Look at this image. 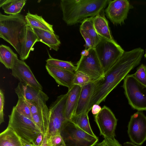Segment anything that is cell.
<instances>
[{"mask_svg": "<svg viewBox=\"0 0 146 146\" xmlns=\"http://www.w3.org/2000/svg\"><path fill=\"white\" fill-rule=\"evenodd\" d=\"M122 87L131 108L138 111H146V86L139 82L133 74H128L123 79Z\"/></svg>", "mask_w": 146, "mask_h": 146, "instance_id": "obj_5", "label": "cell"}, {"mask_svg": "<svg viewBox=\"0 0 146 146\" xmlns=\"http://www.w3.org/2000/svg\"><path fill=\"white\" fill-rule=\"evenodd\" d=\"M9 117L8 126L11 128L21 139L35 144L41 131L33 121L20 113L15 106Z\"/></svg>", "mask_w": 146, "mask_h": 146, "instance_id": "obj_4", "label": "cell"}, {"mask_svg": "<svg viewBox=\"0 0 146 146\" xmlns=\"http://www.w3.org/2000/svg\"><path fill=\"white\" fill-rule=\"evenodd\" d=\"M21 52L19 55L21 60H24L29 57L30 52L38 38L33 28L27 24L24 27L20 38Z\"/></svg>", "mask_w": 146, "mask_h": 146, "instance_id": "obj_15", "label": "cell"}, {"mask_svg": "<svg viewBox=\"0 0 146 146\" xmlns=\"http://www.w3.org/2000/svg\"><path fill=\"white\" fill-rule=\"evenodd\" d=\"M94 17H88L83 21L80 29L83 30L91 38L94 46L99 42L100 36L96 33L93 24Z\"/></svg>", "mask_w": 146, "mask_h": 146, "instance_id": "obj_25", "label": "cell"}, {"mask_svg": "<svg viewBox=\"0 0 146 146\" xmlns=\"http://www.w3.org/2000/svg\"><path fill=\"white\" fill-rule=\"evenodd\" d=\"M47 143L48 146H66L60 133L47 139Z\"/></svg>", "mask_w": 146, "mask_h": 146, "instance_id": "obj_31", "label": "cell"}, {"mask_svg": "<svg viewBox=\"0 0 146 146\" xmlns=\"http://www.w3.org/2000/svg\"><path fill=\"white\" fill-rule=\"evenodd\" d=\"M21 140L23 146H36L35 144L28 142L21 138Z\"/></svg>", "mask_w": 146, "mask_h": 146, "instance_id": "obj_39", "label": "cell"}, {"mask_svg": "<svg viewBox=\"0 0 146 146\" xmlns=\"http://www.w3.org/2000/svg\"><path fill=\"white\" fill-rule=\"evenodd\" d=\"M105 75L122 56L125 51L115 41L100 36L94 48Z\"/></svg>", "mask_w": 146, "mask_h": 146, "instance_id": "obj_6", "label": "cell"}, {"mask_svg": "<svg viewBox=\"0 0 146 146\" xmlns=\"http://www.w3.org/2000/svg\"><path fill=\"white\" fill-rule=\"evenodd\" d=\"M123 146H140L138 145L135 144L133 143L127 142L123 144Z\"/></svg>", "mask_w": 146, "mask_h": 146, "instance_id": "obj_40", "label": "cell"}, {"mask_svg": "<svg viewBox=\"0 0 146 146\" xmlns=\"http://www.w3.org/2000/svg\"><path fill=\"white\" fill-rule=\"evenodd\" d=\"M97 146H122L115 139L113 140L104 139L102 142L98 143Z\"/></svg>", "mask_w": 146, "mask_h": 146, "instance_id": "obj_34", "label": "cell"}, {"mask_svg": "<svg viewBox=\"0 0 146 146\" xmlns=\"http://www.w3.org/2000/svg\"><path fill=\"white\" fill-rule=\"evenodd\" d=\"M90 78L84 73L79 71H76L73 81V85L82 87L91 82Z\"/></svg>", "mask_w": 146, "mask_h": 146, "instance_id": "obj_29", "label": "cell"}, {"mask_svg": "<svg viewBox=\"0 0 146 146\" xmlns=\"http://www.w3.org/2000/svg\"><path fill=\"white\" fill-rule=\"evenodd\" d=\"M26 0H0V7L10 15L19 13L25 4Z\"/></svg>", "mask_w": 146, "mask_h": 146, "instance_id": "obj_23", "label": "cell"}, {"mask_svg": "<svg viewBox=\"0 0 146 146\" xmlns=\"http://www.w3.org/2000/svg\"><path fill=\"white\" fill-rule=\"evenodd\" d=\"M44 138L41 146H48L47 143V138L46 135L44 136Z\"/></svg>", "mask_w": 146, "mask_h": 146, "instance_id": "obj_41", "label": "cell"}, {"mask_svg": "<svg viewBox=\"0 0 146 146\" xmlns=\"http://www.w3.org/2000/svg\"><path fill=\"white\" fill-rule=\"evenodd\" d=\"M38 38V42L45 44L50 48L57 51L61 44L59 36L54 33L36 28L33 29Z\"/></svg>", "mask_w": 146, "mask_h": 146, "instance_id": "obj_19", "label": "cell"}, {"mask_svg": "<svg viewBox=\"0 0 146 146\" xmlns=\"http://www.w3.org/2000/svg\"><path fill=\"white\" fill-rule=\"evenodd\" d=\"M49 55L50 57L46 60V64L60 69L74 72L76 71V66H75L71 61L54 58Z\"/></svg>", "mask_w": 146, "mask_h": 146, "instance_id": "obj_27", "label": "cell"}, {"mask_svg": "<svg viewBox=\"0 0 146 146\" xmlns=\"http://www.w3.org/2000/svg\"><path fill=\"white\" fill-rule=\"evenodd\" d=\"M81 89V87L76 85H72L68 89L65 111V116L67 120H70L74 114Z\"/></svg>", "mask_w": 146, "mask_h": 146, "instance_id": "obj_18", "label": "cell"}, {"mask_svg": "<svg viewBox=\"0 0 146 146\" xmlns=\"http://www.w3.org/2000/svg\"><path fill=\"white\" fill-rule=\"evenodd\" d=\"M16 94L18 99L16 105L15 106V109L20 113L33 121L32 115L25 99L21 94Z\"/></svg>", "mask_w": 146, "mask_h": 146, "instance_id": "obj_28", "label": "cell"}, {"mask_svg": "<svg viewBox=\"0 0 146 146\" xmlns=\"http://www.w3.org/2000/svg\"><path fill=\"white\" fill-rule=\"evenodd\" d=\"M96 82H91L81 87L78 104L73 115L88 113L90 104L95 89Z\"/></svg>", "mask_w": 146, "mask_h": 146, "instance_id": "obj_16", "label": "cell"}, {"mask_svg": "<svg viewBox=\"0 0 146 146\" xmlns=\"http://www.w3.org/2000/svg\"><path fill=\"white\" fill-rule=\"evenodd\" d=\"M140 83L146 86V66L142 64L137 68L136 72L133 74Z\"/></svg>", "mask_w": 146, "mask_h": 146, "instance_id": "obj_30", "label": "cell"}, {"mask_svg": "<svg viewBox=\"0 0 146 146\" xmlns=\"http://www.w3.org/2000/svg\"><path fill=\"white\" fill-rule=\"evenodd\" d=\"M94 120L100 131V134L104 139H115V131L117 119L111 110L104 106L100 111L95 115Z\"/></svg>", "mask_w": 146, "mask_h": 146, "instance_id": "obj_10", "label": "cell"}, {"mask_svg": "<svg viewBox=\"0 0 146 146\" xmlns=\"http://www.w3.org/2000/svg\"><path fill=\"white\" fill-rule=\"evenodd\" d=\"M80 32L86 42L85 49L94 48L93 42L90 37L82 29H80Z\"/></svg>", "mask_w": 146, "mask_h": 146, "instance_id": "obj_33", "label": "cell"}, {"mask_svg": "<svg viewBox=\"0 0 146 146\" xmlns=\"http://www.w3.org/2000/svg\"><path fill=\"white\" fill-rule=\"evenodd\" d=\"M32 120L40 130L41 124L39 115L38 113L32 115Z\"/></svg>", "mask_w": 146, "mask_h": 146, "instance_id": "obj_36", "label": "cell"}, {"mask_svg": "<svg viewBox=\"0 0 146 146\" xmlns=\"http://www.w3.org/2000/svg\"><path fill=\"white\" fill-rule=\"evenodd\" d=\"M105 10L107 17L115 25H121L127 18L129 10L133 7L127 0H109Z\"/></svg>", "mask_w": 146, "mask_h": 146, "instance_id": "obj_12", "label": "cell"}, {"mask_svg": "<svg viewBox=\"0 0 146 146\" xmlns=\"http://www.w3.org/2000/svg\"><path fill=\"white\" fill-rule=\"evenodd\" d=\"M44 136L42 133H40L37 136L35 142V144L36 146H41L43 142Z\"/></svg>", "mask_w": 146, "mask_h": 146, "instance_id": "obj_37", "label": "cell"}, {"mask_svg": "<svg viewBox=\"0 0 146 146\" xmlns=\"http://www.w3.org/2000/svg\"><path fill=\"white\" fill-rule=\"evenodd\" d=\"M60 133L66 146H94L98 140L70 120L65 123Z\"/></svg>", "mask_w": 146, "mask_h": 146, "instance_id": "obj_7", "label": "cell"}, {"mask_svg": "<svg viewBox=\"0 0 146 146\" xmlns=\"http://www.w3.org/2000/svg\"><path fill=\"white\" fill-rule=\"evenodd\" d=\"M144 56L145 58H146V51L145 52V53L144 54Z\"/></svg>", "mask_w": 146, "mask_h": 146, "instance_id": "obj_42", "label": "cell"}, {"mask_svg": "<svg viewBox=\"0 0 146 146\" xmlns=\"http://www.w3.org/2000/svg\"><path fill=\"white\" fill-rule=\"evenodd\" d=\"M144 51L141 48L125 51L122 56L104 75L97 82L88 108L89 112L95 104H99L140 63Z\"/></svg>", "mask_w": 146, "mask_h": 146, "instance_id": "obj_1", "label": "cell"}, {"mask_svg": "<svg viewBox=\"0 0 146 146\" xmlns=\"http://www.w3.org/2000/svg\"><path fill=\"white\" fill-rule=\"evenodd\" d=\"M17 58V54L10 47L2 44L0 45V62L6 68L11 69Z\"/></svg>", "mask_w": 146, "mask_h": 146, "instance_id": "obj_24", "label": "cell"}, {"mask_svg": "<svg viewBox=\"0 0 146 146\" xmlns=\"http://www.w3.org/2000/svg\"><path fill=\"white\" fill-rule=\"evenodd\" d=\"M11 70L12 75L20 82L42 91V86L35 77L29 66L24 61L17 59Z\"/></svg>", "mask_w": 146, "mask_h": 146, "instance_id": "obj_13", "label": "cell"}, {"mask_svg": "<svg viewBox=\"0 0 146 146\" xmlns=\"http://www.w3.org/2000/svg\"><path fill=\"white\" fill-rule=\"evenodd\" d=\"M26 102L29 107L32 115L38 112L40 108L36 102L27 100Z\"/></svg>", "mask_w": 146, "mask_h": 146, "instance_id": "obj_35", "label": "cell"}, {"mask_svg": "<svg viewBox=\"0 0 146 146\" xmlns=\"http://www.w3.org/2000/svg\"><path fill=\"white\" fill-rule=\"evenodd\" d=\"M0 146H23L21 138L8 126L0 134Z\"/></svg>", "mask_w": 146, "mask_h": 146, "instance_id": "obj_22", "label": "cell"}, {"mask_svg": "<svg viewBox=\"0 0 146 146\" xmlns=\"http://www.w3.org/2000/svg\"><path fill=\"white\" fill-rule=\"evenodd\" d=\"M127 133L130 140L138 145L146 141V116L142 111L132 115L128 125Z\"/></svg>", "mask_w": 146, "mask_h": 146, "instance_id": "obj_11", "label": "cell"}, {"mask_svg": "<svg viewBox=\"0 0 146 146\" xmlns=\"http://www.w3.org/2000/svg\"><path fill=\"white\" fill-rule=\"evenodd\" d=\"M109 0H61L62 19L72 26L100 13Z\"/></svg>", "mask_w": 146, "mask_h": 146, "instance_id": "obj_2", "label": "cell"}, {"mask_svg": "<svg viewBox=\"0 0 146 146\" xmlns=\"http://www.w3.org/2000/svg\"><path fill=\"white\" fill-rule=\"evenodd\" d=\"M27 24L25 16L21 14L6 15L0 13V37L10 44L20 55V38Z\"/></svg>", "mask_w": 146, "mask_h": 146, "instance_id": "obj_3", "label": "cell"}, {"mask_svg": "<svg viewBox=\"0 0 146 146\" xmlns=\"http://www.w3.org/2000/svg\"><path fill=\"white\" fill-rule=\"evenodd\" d=\"M102 108L99 104H94L91 110L92 113L94 115H96L100 111Z\"/></svg>", "mask_w": 146, "mask_h": 146, "instance_id": "obj_38", "label": "cell"}, {"mask_svg": "<svg viewBox=\"0 0 146 146\" xmlns=\"http://www.w3.org/2000/svg\"><path fill=\"white\" fill-rule=\"evenodd\" d=\"M67 93L57 97L49 108L50 121L47 139L60 133L66 119L65 114Z\"/></svg>", "mask_w": 146, "mask_h": 146, "instance_id": "obj_9", "label": "cell"}, {"mask_svg": "<svg viewBox=\"0 0 146 146\" xmlns=\"http://www.w3.org/2000/svg\"><path fill=\"white\" fill-rule=\"evenodd\" d=\"M88 113H84L78 115H73L71 117L70 121L89 134L96 137L90 124Z\"/></svg>", "mask_w": 146, "mask_h": 146, "instance_id": "obj_26", "label": "cell"}, {"mask_svg": "<svg viewBox=\"0 0 146 146\" xmlns=\"http://www.w3.org/2000/svg\"><path fill=\"white\" fill-rule=\"evenodd\" d=\"M16 93L23 96L26 100L36 102L40 108L46 104L48 99V96L42 91L38 90L33 87L20 82L15 89Z\"/></svg>", "mask_w": 146, "mask_h": 146, "instance_id": "obj_14", "label": "cell"}, {"mask_svg": "<svg viewBox=\"0 0 146 146\" xmlns=\"http://www.w3.org/2000/svg\"><path fill=\"white\" fill-rule=\"evenodd\" d=\"M46 68L59 85L70 88L73 85L75 72L60 69L46 64Z\"/></svg>", "mask_w": 146, "mask_h": 146, "instance_id": "obj_17", "label": "cell"}, {"mask_svg": "<svg viewBox=\"0 0 146 146\" xmlns=\"http://www.w3.org/2000/svg\"><path fill=\"white\" fill-rule=\"evenodd\" d=\"M5 97L3 91L0 90V124L4 122V109Z\"/></svg>", "mask_w": 146, "mask_h": 146, "instance_id": "obj_32", "label": "cell"}, {"mask_svg": "<svg viewBox=\"0 0 146 146\" xmlns=\"http://www.w3.org/2000/svg\"><path fill=\"white\" fill-rule=\"evenodd\" d=\"M76 71L88 75L91 81L97 82L104 76L102 67L94 48L85 49L81 52V57L77 64Z\"/></svg>", "mask_w": 146, "mask_h": 146, "instance_id": "obj_8", "label": "cell"}, {"mask_svg": "<svg viewBox=\"0 0 146 146\" xmlns=\"http://www.w3.org/2000/svg\"><path fill=\"white\" fill-rule=\"evenodd\" d=\"M93 24L99 36L112 41H115L112 35L108 21L104 15L100 13L94 17Z\"/></svg>", "mask_w": 146, "mask_h": 146, "instance_id": "obj_20", "label": "cell"}, {"mask_svg": "<svg viewBox=\"0 0 146 146\" xmlns=\"http://www.w3.org/2000/svg\"><path fill=\"white\" fill-rule=\"evenodd\" d=\"M27 25L32 28L38 29L54 33L53 25L49 24L37 14H33L29 11L25 16Z\"/></svg>", "mask_w": 146, "mask_h": 146, "instance_id": "obj_21", "label": "cell"}]
</instances>
